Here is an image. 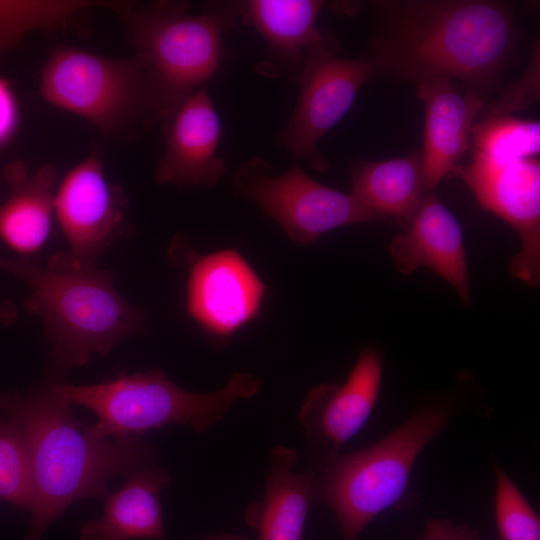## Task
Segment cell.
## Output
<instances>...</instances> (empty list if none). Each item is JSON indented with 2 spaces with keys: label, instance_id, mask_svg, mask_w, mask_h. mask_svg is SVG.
<instances>
[{
  "label": "cell",
  "instance_id": "6da1fadb",
  "mask_svg": "<svg viewBox=\"0 0 540 540\" xmlns=\"http://www.w3.org/2000/svg\"><path fill=\"white\" fill-rule=\"evenodd\" d=\"M368 55L372 76L420 84L457 79L482 98L495 88L520 40L513 5L496 0H376Z\"/></svg>",
  "mask_w": 540,
  "mask_h": 540
},
{
  "label": "cell",
  "instance_id": "7a4b0ae2",
  "mask_svg": "<svg viewBox=\"0 0 540 540\" xmlns=\"http://www.w3.org/2000/svg\"><path fill=\"white\" fill-rule=\"evenodd\" d=\"M70 405L51 382L25 393L0 392V413L19 427L29 453L32 506L24 540H40L74 502L106 498L113 476L157 464V450L144 436L103 437Z\"/></svg>",
  "mask_w": 540,
  "mask_h": 540
},
{
  "label": "cell",
  "instance_id": "3957f363",
  "mask_svg": "<svg viewBox=\"0 0 540 540\" xmlns=\"http://www.w3.org/2000/svg\"><path fill=\"white\" fill-rule=\"evenodd\" d=\"M0 269L31 289L24 308L43 322L50 370L57 378L147 330L145 315L118 292L110 270L43 266L25 257L0 258Z\"/></svg>",
  "mask_w": 540,
  "mask_h": 540
},
{
  "label": "cell",
  "instance_id": "277c9868",
  "mask_svg": "<svg viewBox=\"0 0 540 540\" xmlns=\"http://www.w3.org/2000/svg\"><path fill=\"white\" fill-rule=\"evenodd\" d=\"M107 5L123 22L134 57L158 92L163 121L215 74L224 34L237 19L231 2L207 4L200 12L187 2Z\"/></svg>",
  "mask_w": 540,
  "mask_h": 540
},
{
  "label": "cell",
  "instance_id": "5b68a950",
  "mask_svg": "<svg viewBox=\"0 0 540 540\" xmlns=\"http://www.w3.org/2000/svg\"><path fill=\"white\" fill-rule=\"evenodd\" d=\"M450 417L443 407L422 408L373 445L325 460L314 476L313 502L333 511L345 540H357L375 517L402 500L417 458Z\"/></svg>",
  "mask_w": 540,
  "mask_h": 540
},
{
  "label": "cell",
  "instance_id": "8992f818",
  "mask_svg": "<svg viewBox=\"0 0 540 540\" xmlns=\"http://www.w3.org/2000/svg\"><path fill=\"white\" fill-rule=\"evenodd\" d=\"M51 384L71 404L82 405L97 416L93 426L97 434L124 438L144 436L151 428L171 424L205 432L236 400L256 395L262 381L251 373L234 372L223 388L196 393L173 383L162 370L151 368L93 385Z\"/></svg>",
  "mask_w": 540,
  "mask_h": 540
},
{
  "label": "cell",
  "instance_id": "52a82bcc",
  "mask_svg": "<svg viewBox=\"0 0 540 540\" xmlns=\"http://www.w3.org/2000/svg\"><path fill=\"white\" fill-rule=\"evenodd\" d=\"M39 90L51 105L115 140H134L163 120L158 92L134 56L111 58L58 47L42 68Z\"/></svg>",
  "mask_w": 540,
  "mask_h": 540
},
{
  "label": "cell",
  "instance_id": "ba28073f",
  "mask_svg": "<svg viewBox=\"0 0 540 540\" xmlns=\"http://www.w3.org/2000/svg\"><path fill=\"white\" fill-rule=\"evenodd\" d=\"M269 170L266 159L251 157L234 172L233 193L257 204L299 245L341 226L388 221L351 194L318 182L298 164L278 176Z\"/></svg>",
  "mask_w": 540,
  "mask_h": 540
},
{
  "label": "cell",
  "instance_id": "9c48e42d",
  "mask_svg": "<svg viewBox=\"0 0 540 540\" xmlns=\"http://www.w3.org/2000/svg\"><path fill=\"white\" fill-rule=\"evenodd\" d=\"M340 51L336 36L325 30L308 44L297 103L278 135L280 146L319 172L326 171L330 162L318 142L344 117L372 76L365 58H341Z\"/></svg>",
  "mask_w": 540,
  "mask_h": 540
},
{
  "label": "cell",
  "instance_id": "30bf717a",
  "mask_svg": "<svg viewBox=\"0 0 540 540\" xmlns=\"http://www.w3.org/2000/svg\"><path fill=\"white\" fill-rule=\"evenodd\" d=\"M127 198L104 172L102 155L95 147L62 179L54 196V214L69 249L49 262L73 269H88L125 231Z\"/></svg>",
  "mask_w": 540,
  "mask_h": 540
},
{
  "label": "cell",
  "instance_id": "8fae6325",
  "mask_svg": "<svg viewBox=\"0 0 540 540\" xmlns=\"http://www.w3.org/2000/svg\"><path fill=\"white\" fill-rule=\"evenodd\" d=\"M470 188L480 205L517 232L520 250L510 263L514 277L535 287L540 282V164L528 158L498 163L475 153L454 173Z\"/></svg>",
  "mask_w": 540,
  "mask_h": 540
},
{
  "label": "cell",
  "instance_id": "7c38bea8",
  "mask_svg": "<svg viewBox=\"0 0 540 540\" xmlns=\"http://www.w3.org/2000/svg\"><path fill=\"white\" fill-rule=\"evenodd\" d=\"M265 285L233 249L198 257L187 280L186 311L214 339L232 336L255 319Z\"/></svg>",
  "mask_w": 540,
  "mask_h": 540
},
{
  "label": "cell",
  "instance_id": "4fadbf2b",
  "mask_svg": "<svg viewBox=\"0 0 540 540\" xmlns=\"http://www.w3.org/2000/svg\"><path fill=\"white\" fill-rule=\"evenodd\" d=\"M222 126L206 86L196 90L164 121L163 150L155 178L178 188H214L226 164L218 154Z\"/></svg>",
  "mask_w": 540,
  "mask_h": 540
},
{
  "label": "cell",
  "instance_id": "5bb4252c",
  "mask_svg": "<svg viewBox=\"0 0 540 540\" xmlns=\"http://www.w3.org/2000/svg\"><path fill=\"white\" fill-rule=\"evenodd\" d=\"M382 373L380 354L366 348L342 385L321 384L308 392L299 419L307 436L327 447L326 460L367 422L377 402Z\"/></svg>",
  "mask_w": 540,
  "mask_h": 540
},
{
  "label": "cell",
  "instance_id": "9a60e30c",
  "mask_svg": "<svg viewBox=\"0 0 540 540\" xmlns=\"http://www.w3.org/2000/svg\"><path fill=\"white\" fill-rule=\"evenodd\" d=\"M388 249L400 273L426 267L447 281L464 304H470L463 231L434 190L427 192L406 229L391 239Z\"/></svg>",
  "mask_w": 540,
  "mask_h": 540
},
{
  "label": "cell",
  "instance_id": "2e32d148",
  "mask_svg": "<svg viewBox=\"0 0 540 540\" xmlns=\"http://www.w3.org/2000/svg\"><path fill=\"white\" fill-rule=\"evenodd\" d=\"M417 86V95L425 105L422 163L426 186L432 191L442 179L459 166L471 147L473 125L480 116L485 99L459 91L448 78H435Z\"/></svg>",
  "mask_w": 540,
  "mask_h": 540
},
{
  "label": "cell",
  "instance_id": "e0dca14e",
  "mask_svg": "<svg viewBox=\"0 0 540 540\" xmlns=\"http://www.w3.org/2000/svg\"><path fill=\"white\" fill-rule=\"evenodd\" d=\"M320 0H247L231 2L236 18L263 38L265 50L257 62L258 74L286 77L298 83L306 48L316 36Z\"/></svg>",
  "mask_w": 540,
  "mask_h": 540
},
{
  "label": "cell",
  "instance_id": "ac0fdd59",
  "mask_svg": "<svg viewBox=\"0 0 540 540\" xmlns=\"http://www.w3.org/2000/svg\"><path fill=\"white\" fill-rule=\"evenodd\" d=\"M3 176L9 192L0 205V239L16 252L33 253L51 231L57 170L50 164L31 169L17 160L5 167Z\"/></svg>",
  "mask_w": 540,
  "mask_h": 540
},
{
  "label": "cell",
  "instance_id": "d6986e66",
  "mask_svg": "<svg viewBox=\"0 0 540 540\" xmlns=\"http://www.w3.org/2000/svg\"><path fill=\"white\" fill-rule=\"evenodd\" d=\"M169 472L156 465L142 468L105 498L102 516L84 522L81 540H165L160 494L170 482Z\"/></svg>",
  "mask_w": 540,
  "mask_h": 540
},
{
  "label": "cell",
  "instance_id": "ffe728a7",
  "mask_svg": "<svg viewBox=\"0 0 540 540\" xmlns=\"http://www.w3.org/2000/svg\"><path fill=\"white\" fill-rule=\"evenodd\" d=\"M296 463L294 449H272L264 496L245 511V520L259 532V540H303L315 475L297 473Z\"/></svg>",
  "mask_w": 540,
  "mask_h": 540
},
{
  "label": "cell",
  "instance_id": "44dd1931",
  "mask_svg": "<svg viewBox=\"0 0 540 540\" xmlns=\"http://www.w3.org/2000/svg\"><path fill=\"white\" fill-rule=\"evenodd\" d=\"M351 195L371 211L405 226L428 189L421 152L404 157L361 161L350 171Z\"/></svg>",
  "mask_w": 540,
  "mask_h": 540
},
{
  "label": "cell",
  "instance_id": "7402d4cb",
  "mask_svg": "<svg viewBox=\"0 0 540 540\" xmlns=\"http://www.w3.org/2000/svg\"><path fill=\"white\" fill-rule=\"evenodd\" d=\"M474 152L498 163L534 158L540 151L539 121L482 115L471 132Z\"/></svg>",
  "mask_w": 540,
  "mask_h": 540
},
{
  "label": "cell",
  "instance_id": "603a6c76",
  "mask_svg": "<svg viewBox=\"0 0 540 540\" xmlns=\"http://www.w3.org/2000/svg\"><path fill=\"white\" fill-rule=\"evenodd\" d=\"M90 5L86 1H0V55L28 32L58 27Z\"/></svg>",
  "mask_w": 540,
  "mask_h": 540
},
{
  "label": "cell",
  "instance_id": "cb8c5ba5",
  "mask_svg": "<svg viewBox=\"0 0 540 540\" xmlns=\"http://www.w3.org/2000/svg\"><path fill=\"white\" fill-rule=\"evenodd\" d=\"M0 498L30 512L32 479L28 448L19 427L0 413Z\"/></svg>",
  "mask_w": 540,
  "mask_h": 540
},
{
  "label": "cell",
  "instance_id": "d4e9b609",
  "mask_svg": "<svg viewBox=\"0 0 540 540\" xmlns=\"http://www.w3.org/2000/svg\"><path fill=\"white\" fill-rule=\"evenodd\" d=\"M494 514L501 540H540V520L522 492L495 465Z\"/></svg>",
  "mask_w": 540,
  "mask_h": 540
},
{
  "label": "cell",
  "instance_id": "484cf974",
  "mask_svg": "<svg viewBox=\"0 0 540 540\" xmlns=\"http://www.w3.org/2000/svg\"><path fill=\"white\" fill-rule=\"evenodd\" d=\"M540 51L534 44L529 64L523 75L500 95L485 105L482 115H512L536 102L540 95Z\"/></svg>",
  "mask_w": 540,
  "mask_h": 540
},
{
  "label": "cell",
  "instance_id": "4316f807",
  "mask_svg": "<svg viewBox=\"0 0 540 540\" xmlns=\"http://www.w3.org/2000/svg\"><path fill=\"white\" fill-rule=\"evenodd\" d=\"M19 122L20 110L12 86L0 77V149L12 139Z\"/></svg>",
  "mask_w": 540,
  "mask_h": 540
},
{
  "label": "cell",
  "instance_id": "83f0119b",
  "mask_svg": "<svg viewBox=\"0 0 540 540\" xmlns=\"http://www.w3.org/2000/svg\"><path fill=\"white\" fill-rule=\"evenodd\" d=\"M418 540H478V534L467 525L433 519L427 522L425 534Z\"/></svg>",
  "mask_w": 540,
  "mask_h": 540
},
{
  "label": "cell",
  "instance_id": "f1b7e54d",
  "mask_svg": "<svg viewBox=\"0 0 540 540\" xmlns=\"http://www.w3.org/2000/svg\"><path fill=\"white\" fill-rule=\"evenodd\" d=\"M18 315L16 305L10 300L0 302V325L10 326Z\"/></svg>",
  "mask_w": 540,
  "mask_h": 540
},
{
  "label": "cell",
  "instance_id": "f546056e",
  "mask_svg": "<svg viewBox=\"0 0 540 540\" xmlns=\"http://www.w3.org/2000/svg\"><path fill=\"white\" fill-rule=\"evenodd\" d=\"M203 540H248L242 535H233V534H221L215 536H209Z\"/></svg>",
  "mask_w": 540,
  "mask_h": 540
}]
</instances>
